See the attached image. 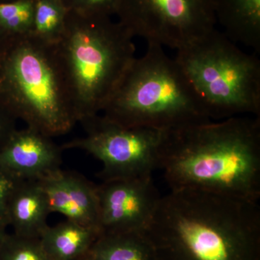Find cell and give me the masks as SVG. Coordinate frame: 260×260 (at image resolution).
I'll return each mask as SVG.
<instances>
[{
    "instance_id": "3",
    "label": "cell",
    "mask_w": 260,
    "mask_h": 260,
    "mask_svg": "<svg viewBox=\"0 0 260 260\" xmlns=\"http://www.w3.org/2000/svg\"><path fill=\"white\" fill-rule=\"evenodd\" d=\"M0 106L50 138L78 120L56 45L32 34L0 39Z\"/></svg>"
},
{
    "instance_id": "5",
    "label": "cell",
    "mask_w": 260,
    "mask_h": 260,
    "mask_svg": "<svg viewBox=\"0 0 260 260\" xmlns=\"http://www.w3.org/2000/svg\"><path fill=\"white\" fill-rule=\"evenodd\" d=\"M102 116L126 127L160 130L212 121L175 59L153 44L135 58Z\"/></svg>"
},
{
    "instance_id": "15",
    "label": "cell",
    "mask_w": 260,
    "mask_h": 260,
    "mask_svg": "<svg viewBox=\"0 0 260 260\" xmlns=\"http://www.w3.org/2000/svg\"><path fill=\"white\" fill-rule=\"evenodd\" d=\"M88 260H156L144 232L102 234L86 256Z\"/></svg>"
},
{
    "instance_id": "14",
    "label": "cell",
    "mask_w": 260,
    "mask_h": 260,
    "mask_svg": "<svg viewBox=\"0 0 260 260\" xmlns=\"http://www.w3.org/2000/svg\"><path fill=\"white\" fill-rule=\"evenodd\" d=\"M233 42L260 51V0H215Z\"/></svg>"
},
{
    "instance_id": "6",
    "label": "cell",
    "mask_w": 260,
    "mask_h": 260,
    "mask_svg": "<svg viewBox=\"0 0 260 260\" xmlns=\"http://www.w3.org/2000/svg\"><path fill=\"white\" fill-rule=\"evenodd\" d=\"M210 120L260 116V61L213 30L175 58Z\"/></svg>"
},
{
    "instance_id": "10",
    "label": "cell",
    "mask_w": 260,
    "mask_h": 260,
    "mask_svg": "<svg viewBox=\"0 0 260 260\" xmlns=\"http://www.w3.org/2000/svg\"><path fill=\"white\" fill-rule=\"evenodd\" d=\"M61 147L32 128L15 130L0 149V168L21 180L38 181L61 169Z\"/></svg>"
},
{
    "instance_id": "23",
    "label": "cell",
    "mask_w": 260,
    "mask_h": 260,
    "mask_svg": "<svg viewBox=\"0 0 260 260\" xmlns=\"http://www.w3.org/2000/svg\"><path fill=\"white\" fill-rule=\"evenodd\" d=\"M12 1V0H0V3H5V2Z\"/></svg>"
},
{
    "instance_id": "2",
    "label": "cell",
    "mask_w": 260,
    "mask_h": 260,
    "mask_svg": "<svg viewBox=\"0 0 260 260\" xmlns=\"http://www.w3.org/2000/svg\"><path fill=\"white\" fill-rule=\"evenodd\" d=\"M144 233L156 260H260L256 202L170 190Z\"/></svg>"
},
{
    "instance_id": "21",
    "label": "cell",
    "mask_w": 260,
    "mask_h": 260,
    "mask_svg": "<svg viewBox=\"0 0 260 260\" xmlns=\"http://www.w3.org/2000/svg\"><path fill=\"white\" fill-rule=\"evenodd\" d=\"M16 119L0 106V149L17 129Z\"/></svg>"
},
{
    "instance_id": "18",
    "label": "cell",
    "mask_w": 260,
    "mask_h": 260,
    "mask_svg": "<svg viewBox=\"0 0 260 260\" xmlns=\"http://www.w3.org/2000/svg\"><path fill=\"white\" fill-rule=\"evenodd\" d=\"M0 260H49L39 238L7 234L0 246Z\"/></svg>"
},
{
    "instance_id": "22",
    "label": "cell",
    "mask_w": 260,
    "mask_h": 260,
    "mask_svg": "<svg viewBox=\"0 0 260 260\" xmlns=\"http://www.w3.org/2000/svg\"><path fill=\"white\" fill-rule=\"evenodd\" d=\"M6 229H0V246H1L2 243L4 240L5 236L7 235Z\"/></svg>"
},
{
    "instance_id": "4",
    "label": "cell",
    "mask_w": 260,
    "mask_h": 260,
    "mask_svg": "<svg viewBox=\"0 0 260 260\" xmlns=\"http://www.w3.org/2000/svg\"><path fill=\"white\" fill-rule=\"evenodd\" d=\"M133 35L105 18L67 17L56 44L78 122L99 115L135 60Z\"/></svg>"
},
{
    "instance_id": "17",
    "label": "cell",
    "mask_w": 260,
    "mask_h": 260,
    "mask_svg": "<svg viewBox=\"0 0 260 260\" xmlns=\"http://www.w3.org/2000/svg\"><path fill=\"white\" fill-rule=\"evenodd\" d=\"M36 0L0 3V39L32 34Z\"/></svg>"
},
{
    "instance_id": "16",
    "label": "cell",
    "mask_w": 260,
    "mask_h": 260,
    "mask_svg": "<svg viewBox=\"0 0 260 260\" xmlns=\"http://www.w3.org/2000/svg\"><path fill=\"white\" fill-rule=\"evenodd\" d=\"M68 13L63 0H36L32 35L56 45L64 32Z\"/></svg>"
},
{
    "instance_id": "13",
    "label": "cell",
    "mask_w": 260,
    "mask_h": 260,
    "mask_svg": "<svg viewBox=\"0 0 260 260\" xmlns=\"http://www.w3.org/2000/svg\"><path fill=\"white\" fill-rule=\"evenodd\" d=\"M100 234L95 228L66 220L47 225L39 239L48 259L80 260L86 257Z\"/></svg>"
},
{
    "instance_id": "20",
    "label": "cell",
    "mask_w": 260,
    "mask_h": 260,
    "mask_svg": "<svg viewBox=\"0 0 260 260\" xmlns=\"http://www.w3.org/2000/svg\"><path fill=\"white\" fill-rule=\"evenodd\" d=\"M120 0H70L75 12L87 17L105 18L108 12L119 8Z\"/></svg>"
},
{
    "instance_id": "7",
    "label": "cell",
    "mask_w": 260,
    "mask_h": 260,
    "mask_svg": "<svg viewBox=\"0 0 260 260\" xmlns=\"http://www.w3.org/2000/svg\"><path fill=\"white\" fill-rule=\"evenodd\" d=\"M82 124L85 135L64 143L61 150L79 149L102 162V181L149 177L159 169L167 130L126 127L99 114Z\"/></svg>"
},
{
    "instance_id": "19",
    "label": "cell",
    "mask_w": 260,
    "mask_h": 260,
    "mask_svg": "<svg viewBox=\"0 0 260 260\" xmlns=\"http://www.w3.org/2000/svg\"><path fill=\"white\" fill-rule=\"evenodd\" d=\"M22 181L0 168V229L9 226L8 208L13 193Z\"/></svg>"
},
{
    "instance_id": "9",
    "label": "cell",
    "mask_w": 260,
    "mask_h": 260,
    "mask_svg": "<svg viewBox=\"0 0 260 260\" xmlns=\"http://www.w3.org/2000/svg\"><path fill=\"white\" fill-rule=\"evenodd\" d=\"M96 190L102 234L144 232L161 198L153 176L103 181Z\"/></svg>"
},
{
    "instance_id": "12",
    "label": "cell",
    "mask_w": 260,
    "mask_h": 260,
    "mask_svg": "<svg viewBox=\"0 0 260 260\" xmlns=\"http://www.w3.org/2000/svg\"><path fill=\"white\" fill-rule=\"evenodd\" d=\"M50 214L47 198L39 181H22L15 189L8 208V222L13 234L40 237L47 227V218Z\"/></svg>"
},
{
    "instance_id": "1",
    "label": "cell",
    "mask_w": 260,
    "mask_h": 260,
    "mask_svg": "<svg viewBox=\"0 0 260 260\" xmlns=\"http://www.w3.org/2000/svg\"><path fill=\"white\" fill-rule=\"evenodd\" d=\"M158 169L170 190L187 189L258 203L259 116H235L167 130Z\"/></svg>"
},
{
    "instance_id": "24",
    "label": "cell",
    "mask_w": 260,
    "mask_h": 260,
    "mask_svg": "<svg viewBox=\"0 0 260 260\" xmlns=\"http://www.w3.org/2000/svg\"><path fill=\"white\" fill-rule=\"evenodd\" d=\"M80 260H88V259H87V258H86V257H85V258H84V259H80Z\"/></svg>"
},
{
    "instance_id": "8",
    "label": "cell",
    "mask_w": 260,
    "mask_h": 260,
    "mask_svg": "<svg viewBox=\"0 0 260 260\" xmlns=\"http://www.w3.org/2000/svg\"><path fill=\"white\" fill-rule=\"evenodd\" d=\"M121 25L148 44L182 49L213 31L215 0H120Z\"/></svg>"
},
{
    "instance_id": "11",
    "label": "cell",
    "mask_w": 260,
    "mask_h": 260,
    "mask_svg": "<svg viewBox=\"0 0 260 260\" xmlns=\"http://www.w3.org/2000/svg\"><path fill=\"white\" fill-rule=\"evenodd\" d=\"M38 181L51 213L61 214L67 220L99 230L96 185L91 181L61 169Z\"/></svg>"
}]
</instances>
